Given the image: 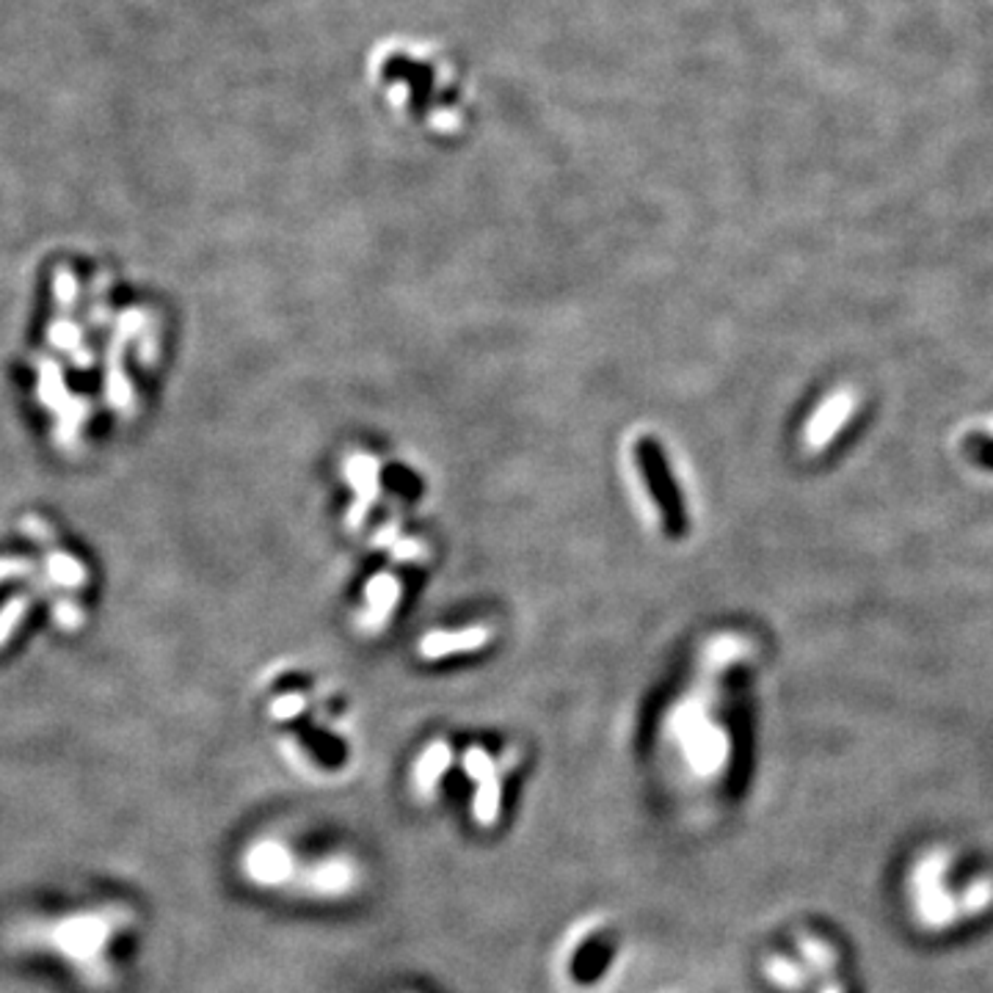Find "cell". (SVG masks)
Returning a JSON list of instances; mask_svg holds the SVG:
<instances>
[{
	"label": "cell",
	"mask_w": 993,
	"mask_h": 993,
	"mask_svg": "<svg viewBox=\"0 0 993 993\" xmlns=\"http://www.w3.org/2000/svg\"><path fill=\"white\" fill-rule=\"evenodd\" d=\"M368 80L397 122L425 136H461L472 119L467 69L434 42L392 39L373 50Z\"/></svg>",
	"instance_id": "6da1fadb"
},
{
	"label": "cell",
	"mask_w": 993,
	"mask_h": 993,
	"mask_svg": "<svg viewBox=\"0 0 993 993\" xmlns=\"http://www.w3.org/2000/svg\"><path fill=\"white\" fill-rule=\"evenodd\" d=\"M950 855L933 850L919 861L911 873V903L916 919L930 930H946L964 919L985 914L993 905V880L982 878L966 886L964 891H952Z\"/></svg>",
	"instance_id": "7a4b0ae2"
},
{
	"label": "cell",
	"mask_w": 993,
	"mask_h": 993,
	"mask_svg": "<svg viewBox=\"0 0 993 993\" xmlns=\"http://www.w3.org/2000/svg\"><path fill=\"white\" fill-rule=\"evenodd\" d=\"M765 977L784 993H803L812 982V971L803 960H792L787 955H773L765 960Z\"/></svg>",
	"instance_id": "3957f363"
},
{
	"label": "cell",
	"mask_w": 993,
	"mask_h": 993,
	"mask_svg": "<svg viewBox=\"0 0 993 993\" xmlns=\"http://www.w3.org/2000/svg\"><path fill=\"white\" fill-rule=\"evenodd\" d=\"M801 960L814 977L833 975L839 964L833 946L825 944L823 939H814V935H801Z\"/></svg>",
	"instance_id": "277c9868"
},
{
	"label": "cell",
	"mask_w": 993,
	"mask_h": 993,
	"mask_svg": "<svg viewBox=\"0 0 993 993\" xmlns=\"http://www.w3.org/2000/svg\"><path fill=\"white\" fill-rule=\"evenodd\" d=\"M819 993H848V988H844L842 982H837V980H828Z\"/></svg>",
	"instance_id": "5b68a950"
}]
</instances>
